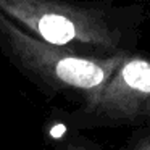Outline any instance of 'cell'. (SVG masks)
Listing matches in <instances>:
<instances>
[{
    "label": "cell",
    "mask_w": 150,
    "mask_h": 150,
    "mask_svg": "<svg viewBox=\"0 0 150 150\" xmlns=\"http://www.w3.org/2000/svg\"><path fill=\"white\" fill-rule=\"evenodd\" d=\"M0 52L45 97L82 103L98 91L127 53L95 58L33 36L0 11Z\"/></svg>",
    "instance_id": "cell-2"
},
{
    "label": "cell",
    "mask_w": 150,
    "mask_h": 150,
    "mask_svg": "<svg viewBox=\"0 0 150 150\" xmlns=\"http://www.w3.org/2000/svg\"><path fill=\"white\" fill-rule=\"evenodd\" d=\"M73 129L150 126V57L131 52L103 86L73 110H60Z\"/></svg>",
    "instance_id": "cell-3"
},
{
    "label": "cell",
    "mask_w": 150,
    "mask_h": 150,
    "mask_svg": "<svg viewBox=\"0 0 150 150\" xmlns=\"http://www.w3.org/2000/svg\"><path fill=\"white\" fill-rule=\"evenodd\" d=\"M121 150H150V126L134 127Z\"/></svg>",
    "instance_id": "cell-5"
},
{
    "label": "cell",
    "mask_w": 150,
    "mask_h": 150,
    "mask_svg": "<svg viewBox=\"0 0 150 150\" xmlns=\"http://www.w3.org/2000/svg\"><path fill=\"white\" fill-rule=\"evenodd\" d=\"M52 150H103V147L87 137L82 131L73 129L66 124V129L60 134V137H57Z\"/></svg>",
    "instance_id": "cell-4"
},
{
    "label": "cell",
    "mask_w": 150,
    "mask_h": 150,
    "mask_svg": "<svg viewBox=\"0 0 150 150\" xmlns=\"http://www.w3.org/2000/svg\"><path fill=\"white\" fill-rule=\"evenodd\" d=\"M0 11L33 36L95 58L136 52L147 20L145 2L0 0Z\"/></svg>",
    "instance_id": "cell-1"
}]
</instances>
